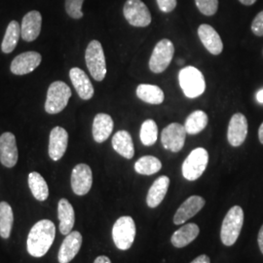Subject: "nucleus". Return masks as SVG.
<instances>
[{"label": "nucleus", "mask_w": 263, "mask_h": 263, "mask_svg": "<svg viewBox=\"0 0 263 263\" xmlns=\"http://www.w3.org/2000/svg\"><path fill=\"white\" fill-rule=\"evenodd\" d=\"M113 126L114 124L110 115L105 113L97 114L95 116L92 129L95 141L102 143L106 141L112 133Z\"/></svg>", "instance_id": "nucleus-22"}, {"label": "nucleus", "mask_w": 263, "mask_h": 263, "mask_svg": "<svg viewBox=\"0 0 263 263\" xmlns=\"http://www.w3.org/2000/svg\"><path fill=\"white\" fill-rule=\"evenodd\" d=\"M244 224V211L240 206L231 208L222 221L220 239L222 244L231 247L238 240Z\"/></svg>", "instance_id": "nucleus-2"}, {"label": "nucleus", "mask_w": 263, "mask_h": 263, "mask_svg": "<svg viewBox=\"0 0 263 263\" xmlns=\"http://www.w3.org/2000/svg\"><path fill=\"white\" fill-rule=\"evenodd\" d=\"M186 134L184 126L181 124H170L161 134V141L164 148L172 152H179L184 146Z\"/></svg>", "instance_id": "nucleus-10"}, {"label": "nucleus", "mask_w": 263, "mask_h": 263, "mask_svg": "<svg viewBox=\"0 0 263 263\" xmlns=\"http://www.w3.org/2000/svg\"><path fill=\"white\" fill-rule=\"evenodd\" d=\"M68 144V134L62 127H55L50 133L49 156L54 161H59L65 155Z\"/></svg>", "instance_id": "nucleus-17"}, {"label": "nucleus", "mask_w": 263, "mask_h": 263, "mask_svg": "<svg viewBox=\"0 0 263 263\" xmlns=\"http://www.w3.org/2000/svg\"><path fill=\"white\" fill-rule=\"evenodd\" d=\"M28 186L36 200L41 202L47 200L49 196L47 182L39 173L32 172L28 175Z\"/></svg>", "instance_id": "nucleus-28"}, {"label": "nucleus", "mask_w": 263, "mask_h": 263, "mask_svg": "<svg viewBox=\"0 0 263 263\" xmlns=\"http://www.w3.org/2000/svg\"><path fill=\"white\" fill-rule=\"evenodd\" d=\"M137 96L142 102L149 104H160L164 102V92L156 86L151 84H141L137 88Z\"/></svg>", "instance_id": "nucleus-26"}, {"label": "nucleus", "mask_w": 263, "mask_h": 263, "mask_svg": "<svg viewBox=\"0 0 263 263\" xmlns=\"http://www.w3.org/2000/svg\"><path fill=\"white\" fill-rule=\"evenodd\" d=\"M94 263H112L111 260L105 256V255H100L95 259Z\"/></svg>", "instance_id": "nucleus-39"}, {"label": "nucleus", "mask_w": 263, "mask_h": 263, "mask_svg": "<svg viewBox=\"0 0 263 263\" xmlns=\"http://www.w3.org/2000/svg\"><path fill=\"white\" fill-rule=\"evenodd\" d=\"M240 3H242L243 5L246 6H251V5H254V3L257 1V0H239Z\"/></svg>", "instance_id": "nucleus-40"}, {"label": "nucleus", "mask_w": 263, "mask_h": 263, "mask_svg": "<svg viewBox=\"0 0 263 263\" xmlns=\"http://www.w3.org/2000/svg\"><path fill=\"white\" fill-rule=\"evenodd\" d=\"M249 124L244 114L235 113L231 117L228 130H227V140L231 146L238 147L244 143L248 136Z\"/></svg>", "instance_id": "nucleus-12"}, {"label": "nucleus", "mask_w": 263, "mask_h": 263, "mask_svg": "<svg viewBox=\"0 0 263 263\" xmlns=\"http://www.w3.org/2000/svg\"><path fill=\"white\" fill-rule=\"evenodd\" d=\"M86 65L96 81H103L106 76V62L104 49L98 40L89 43L85 53Z\"/></svg>", "instance_id": "nucleus-4"}, {"label": "nucleus", "mask_w": 263, "mask_h": 263, "mask_svg": "<svg viewBox=\"0 0 263 263\" xmlns=\"http://www.w3.org/2000/svg\"><path fill=\"white\" fill-rule=\"evenodd\" d=\"M198 36L211 54L215 56L221 54L223 50L222 40L217 31L212 26L207 24L201 25L198 28Z\"/></svg>", "instance_id": "nucleus-18"}, {"label": "nucleus", "mask_w": 263, "mask_h": 263, "mask_svg": "<svg viewBox=\"0 0 263 263\" xmlns=\"http://www.w3.org/2000/svg\"><path fill=\"white\" fill-rule=\"evenodd\" d=\"M256 101L259 103V104H263V89H261L260 91H258L256 93Z\"/></svg>", "instance_id": "nucleus-41"}, {"label": "nucleus", "mask_w": 263, "mask_h": 263, "mask_svg": "<svg viewBox=\"0 0 263 263\" xmlns=\"http://www.w3.org/2000/svg\"><path fill=\"white\" fill-rule=\"evenodd\" d=\"M42 26V16L38 11H30L25 15L21 26L22 38L27 41H34L39 36Z\"/></svg>", "instance_id": "nucleus-19"}, {"label": "nucleus", "mask_w": 263, "mask_h": 263, "mask_svg": "<svg viewBox=\"0 0 263 263\" xmlns=\"http://www.w3.org/2000/svg\"><path fill=\"white\" fill-rule=\"evenodd\" d=\"M195 4L205 16H214L218 9V0H195Z\"/></svg>", "instance_id": "nucleus-34"}, {"label": "nucleus", "mask_w": 263, "mask_h": 263, "mask_svg": "<svg viewBox=\"0 0 263 263\" xmlns=\"http://www.w3.org/2000/svg\"><path fill=\"white\" fill-rule=\"evenodd\" d=\"M69 77L76 88L78 96L85 101L91 100L94 96L95 90L88 76L81 68L73 67L69 71Z\"/></svg>", "instance_id": "nucleus-20"}, {"label": "nucleus", "mask_w": 263, "mask_h": 263, "mask_svg": "<svg viewBox=\"0 0 263 263\" xmlns=\"http://www.w3.org/2000/svg\"><path fill=\"white\" fill-rule=\"evenodd\" d=\"M162 168V163L158 158L146 155L138 160L135 164V171L143 176H151L158 173Z\"/></svg>", "instance_id": "nucleus-31"}, {"label": "nucleus", "mask_w": 263, "mask_h": 263, "mask_svg": "<svg viewBox=\"0 0 263 263\" xmlns=\"http://www.w3.org/2000/svg\"><path fill=\"white\" fill-rule=\"evenodd\" d=\"M71 97V90L63 81H55L48 89L45 102V110L49 114L62 112L68 104Z\"/></svg>", "instance_id": "nucleus-5"}, {"label": "nucleus", "mask_w": 263, "mask_h": 263, "mask_svg": "<svg viewBox=\"0 0 263 263\" xmlns=\"http://www.w3.org/2000/svg\"><path fill=\"white\" fill-rule=\"evenodd\" d=\"M258 139H259V141L263 144V122L260 125L259 129H258Z\"/></svg>", "instance_id": "nucleus-42"}, {"label": "nucleus", "mask_w": 263, "mask_h": 263, "mask_svg": "<svg viewBox=\"0 0 263 263\" xmlns=\"http://www.w3.org/2000/svg\"><path fill=\"white\" fill-rule=\"evenodd\" d=\"M22 36L21 26L17 21H11L6 28L5 35L2 40L1 50L5 54L12 53L19 42L20 37Z\"/></svg>", "instance_id": "nucleus-27"}, {"label": "nucleus", "mask_w": 263, "mask_h": 263, "mask_svg": "<svg viewBox=\"0 0 263 263\" xmlns=\"http://www.w3.org/2000/svg\"><path fill=\"white\" fill-rule=\"evenodd\" d=\"M252 31L256 36H263V10L260 11L252 23Z\"/></svg>", "instance_id": "nucleus-35"}, {"label": "nucleus", "mask_w": 263, "mask_h": 263, "mask_svg": "<svg viewBox=\"0 0 263 263\" xmlns=\"http://www.w3.org/2000/svg\"><path fill=\"white\" fill-rule=\"evenodd\" d=\"M170 179L167 176H161L156 179L148 190L146 196V204L151 209L158 207L169 189Z\"/></svg>", "instance_id": "nucleus-23"}, {"label": "nucleus", "mask_w": 263, "mask_h": 263, "mask_svg": "<svg viewBox=\"0 0 263 263\" xmlns=\"http://www.w3.org/2000/svg\"><path fill=\"white\" fill-rule=\"evenodd\" d=\"M136 238V224L131 216L119 217L112 228V239L116 248L127 251L134 244Z\"/></svg>", "instance_id": "nucleus-6"}, {"label": "nucleus", "mask_w": 263, "mask_h": 263, "mask_svg": "<svg viewBox=\"0 0 263 263\" xmlns=\"http://www.w3.org/2000/svg\"><path fill=\"white\" fill-rule=\"evenodd\" d=\"M175 54L173 42L164 38L155 45L149 59V68L153 73H162L170 66Z\"/></svg>", "instance_id": "nucleus-8"}, {"label": "nucleus", "mask_w": 263, "mask_h": 263, "mask_svg": "<svg viewBox=\"0 0 263 263\" xmlns=\"http://www.w3.org/2000/svg\"><path fill=\"white\" fill-rule=\"evenodd\" d=\"M123 14L133 27L145 28L151 25V12L141 0H127L123 7Z\"/></svg>", "instance_id": "nucleus-9"}, {"label": "nucleus", "mask_w": 263, "mask_h": 263, "mask_svg": "<svg viewBox=\"0 0 263 263\" xmlns=\"http://www.w3.org/2000/svg\"><path fill=\"white\" fill-rule=\"evenodd\" d=\"M200 229L197 224L195 223H188L185 226H181L179 230H177L171 239V242L176 248H184L190 243H192L198 235Z\"/></svg>", "instance_id": "nucleus-25"}, {"label": "nucleus", "mask_w": 263, "mask_h": 263, "mask_svg": "<svg viewBox=\"0 0 263 263\" xmlns=\"http://www.w3.org/2000/svg\"><path fill=\"white\" fill-rule=\"evenodd\" d=\"M82 235L78 231H71L69 234H67L59 251V262H70L79 253L82 246Z\"/></svg>", "instance_id": "nucleus-16"}, {"label": "nucleus", "mask_w": 263, "mask_h": 263, "mask_svg": "<svg viewBox=\"0 0 263 263\" xmlns=\"http://www.w3.org/2000/svg\"><path fill=\"white\" fill-rule=\"evenodd\" d=\"M205 199L201 196L193 195L186 199L178 209L174 216V223L177 226L183 224L188 219L192 218L205 206Z\"/></svg>", "instance_id": "nucleus-15"}, {"label": "nucleus", "mask_w": 263, "mask_h": 263, "mask_svg": "<svg viewBox=\"0 0 263 263\" xmlns=\"http://www.w3.org/2000/svg\"><path fill=\"white\" fill-rule=\"evenodd\" d=\"M159 9L164 13H170L176 9L178 1L177 0H156Z\"/></svg>", "instance_id": "nucleus-36"}, {"label": "nucleus", "mask_w": 263, "mask_h": 263, "mask_svg": "<svg viewBox=\"0 0 263 263\" xmlns=\"http://www.w3.org/2000/svg\"><path fill=\"white\" fill-rule=\"evenodd\" d=\"M179 81L183 93L190 99L197 98L206 90L205 77L194 66L183 67L179 71Z\"/></svg>", "instance_id": "nucleus-3"}, {"label": "nucleus", "mask_w": 263, "mask_h": 263, "mask_svg": "<svg viewBox=\"0 0 263 263\" xmlns=\"http://www.w3.org/2000/svg\"><path fill=\"white\" fill-rule=\"evenodd\" d=\"M19 153L16 138L12 133L0 136V162L6 168H13L18 162Z\"/></svg>", "instance_id": "nucleus-13"}, {"label": "nucleus", "mask_w": 263, "mask_h": 263, "mask_svg": "<svg viewBox=\"0 0 263 263\" xmlns=\"http://www.w3.org/2000/svg\"><path fill=\"white\" fill-rule=\"evenodd\" d=\"M257 242H258V247H259V250L261 252V254H263V224L258 232V236H257Z\"/></svg>", "instance_id": "nucleus-38"}, {"label": "nucleus", "mask_w": 263, "mask_h": 263, "mask_svg": "<svg viewBox=\"0 0 263 263\" xmlns=\"http://www.w3.org/2000/svg\"><path fill=\"white\" fill-rule=\"evenodd\" d=\"M93 174L86 164H78L71 173V188L78 196L86 195L92 187Z\"/></svg>", "instance_id": "nucleus-11"}, {"label": "nucleus", "mask_w": 263, "mask_h": 263, "mask_svg": "<svg viewBox=\"0 0 263 263\" xmlns=\"http://www.w3.org/2000/svg\"><path fill=\"white\" fill-rule=\"evenodd\" d=\"M140 137L143 145L145 146L153 145L158 139V126L156 122L152 119H147L142 123Z\"/></svg>", "instance_id": "nucleus-32"}, {"label": "nucleus", "mask_w": 263, "mask_h": 263, "mask_svg": "<svg viewBox=\"0 0 263 263\" xmlns=\"http://www.w3.org/2000/svg\"><path fill=\"white\" fill-rule=\"evenodd\" d=\"M14 223L13 210L7 202L0 203V236L3 239H8Z\"/></svg>", "instance_id": "nucleus-30"}, {"label": "nucleus", "mask_w": 263, "mask_h": 263, "mask_svg": "<svg viewBox=\"0 0 263 263\" xmlns=\"http://www.w3.org/2000/svg\"><path fill=\"white\" fill-rule=\"evenodd\" d=\"M209 117L207 113L202 110H196L188 115L184 123V128L189 135H197L207 127Z\"/></svg>", "instance_id": "nucleus-29"}, {"label": "nucleus", "mask_w": 263, "mask_h": 263, "mask_svg": "<svg viewBox=\"0 0 263 263\" xmlns=\"http://www.w3.org/2000/svg\"><path fill=\"white\" fill-rule=\"evenodd\" d=\"M209 163V153L203 147H198L190 152L182 164V176L190 181L199 179L206 171Z\"/></svg>", "instance_id": "nucleus-7"}, {"label": "nucleus", "mask_w": 263, "mask_h": 263, "mask_svg": "<svg viewBox=\"0 0 263 263\" xmlns=\"http://www.w3.org/2000/svg\"><path fill=\"white\" fill-rule=\"evenodd\" d=\"M41 60L42 57L37 52L29 51L22 53L12 61L10 68L13 74L25 76L36 69L41 64Z\"/></svg>", "instance_id": "nucleus-14"}, {"label": "nucleus", "mask_w": 263, "mask_h": 263, "mask_svg": "<svg viewBox=\"0 0 263 263\" xmlns=\"http://www.w3.org/2000/svg\"><path fill=\"white\" fill-rule=\"evenodd\" d=\"M112 147L118 154L126 159H132L135 155L134 142L130 133L127 131H118L112 138Z\"/></svg>", "instance_id": "nucleus-24"}, {"label": "nucleus", "mask_w": 263, "mask_h": 263, "mask_svg": "<svg viewBox=\"0 0 263 263\" xmlns=\"http://www.w3.org/2000/svg\"><path fill=\"white\" fill-rule=\"evenodd\" d=\"M84 0H66V11L67 15L72 19H81L84 14L82 12V5Z\"/></svg>", "instance_id": "nucleus-33"}, {"label": "nucleus", "mask_w": 263, "mask_h": 263, "mask_svg": "<svg viewBox=\"0 0 263 263\" xmlns=\"http://www.w3.org/2000/svg\"><path fill=\"white\" fill-rule=\"evenodd\" d=\"M190 263H211V259L206 254H201Z\"/></svg>", "instance_id": "nucleus-37"}, {"label": "nucleus", "mask_w": 263, "mask_h": 263, "mask_svg": "<svg viewBox=\"0 0 263 263\" xmlns=\"http://www.w3.org/2000/svg\"><path fill=\"white\" fill-rule=\"evenodd\" d=\"M177 64H178V65H180V66H183V65H184V61H183V60H180V59H179V60H178V61H177Z\"/></svg>", "instance_id": "nucleus-43"}, {"label": "nucleus", "mask_w": 263, "mask_h": 263, "mask_svg": "<svg viewBox=\"0 0 263 263\" xmlns=\"http://www.w3.org/2000/svg\"><path fill=\"white\" fill-rule=\"evenodd\" d=\"M56 227L49 219H41L30 229L27 241L28 253L33 257H42L47 254L54 243Z\"/></svg>", "instance_id": "nucleus-1"}, {"label": "nucleus", "mask_w": 263, "mask_h": 263, "mask_svg": "<svg viewBox=\"0 0 263 263\" xmlns=\"http://www.w3.org/2000/svg\"><path fill=\"white\" fill-rule=\"evenodd\" d=\"M58 217L60 220V231L63 235H67L72 231L76 222V213L72 205L65 198L58 204Z\"/></svg>", "instance_id": "nucleus-21"}]
</instances>
